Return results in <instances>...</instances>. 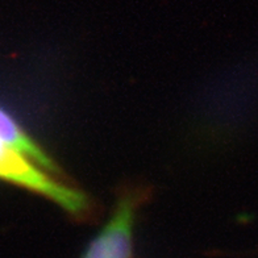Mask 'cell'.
Listing matches in <instances>:
<instances>
[{
    "mask_svg": "<svg viewBox=\"0 0 258 258\" xmlns=\"http://www.w3.org/2000/svg\"><path fill=\"white\" fill-rule=\"evenodd\" d=\"M0 179L38 194L75 219H87L92 202L87 194L48 173L29 158L0 141Z\"/></svg>",
    "mask_w": 258,
    "mask_h": 258,
    "instance_id": "obj_1",
    "label": "cell"
},
{
    "mask_svg": "<svg viewBox=\"0 0 258 258\" xmlns=\"http://www.w3.org/2000/svg\"><path fill=\"white\" fill-rule=\"evenodd\" d=\"M143 188H126L116 201L112 214L82 253L81 258H135L133 231L137 210L145 202Z\"/></svg>",
    "mask_w": 258,
    "mask_h": 258,
    "instance_id": "obj_2",
    "label": "cell"
},
{
    "mask_svg": "<svg viewBox=\"0 0 258 258\" xmlns=\"http://www.w3.org/2000/svg\"><path fill=\"white\" fill-rule=\"evenodd\" d=\"M0 141L25 156L48 173L61 177L57 163L32 139L16 120L0 107Z\"/></svg>",
    "mask_w": 258,
    "mask_h": 258,
    "instance_id": "obj_3",
    "label": "cell"
}]
</instances>
